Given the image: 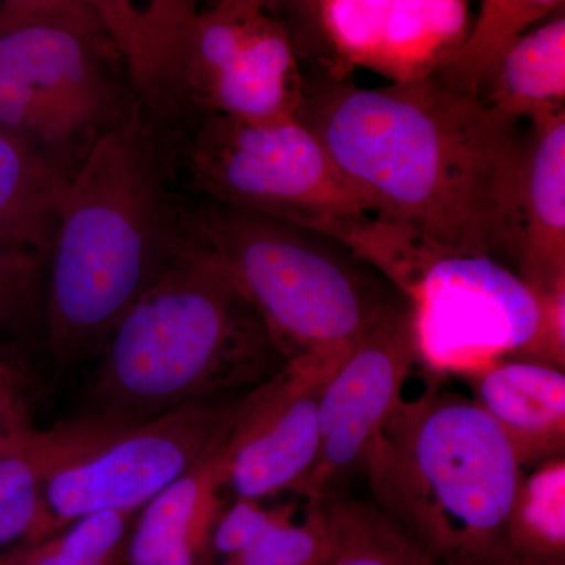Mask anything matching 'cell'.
I'll list each match as a JSON object with an SVG mask.
<instances>
[{
  "label": "cell",
  "instance_id": "d6a6232c",
  "mask_svg": "<svg viewBox=\"0 0 565 565\" xmlns=\"http://www.w3.org/2000/svg\"><path fill=\"white\" fill-rule=\"evenodd\" d=\"M31 21L63 22L104 33L85 0H2L0 3V25Z\"/></svg>",
  "mask_w": 565,
  "mask_h": 565
},
{
  "label": "cell",
  "instance_id": "83f0119b",
  "mask_svg": "<svg viewBox=\"0 0 565 565\" xmlns=\"http://www.w3.org/2000/svg\"><path fill=\"white\" fill-rule=\"evenodd\" d=\"M291 508H280L269 525L244 552L225 565H318L326 544L319 503L308 504L303 522H292Z\"/></svg>",
  "mask_w": 565,
  "mask_h": 565
},
{
  "label": "cell",
  "instance_id": "ffe728a7",
  "mask_svg": "<svg viewBox=\"0 0 565 565\" xmlns=\"http://www.w3.org/2000/svg\"><path fill=\"white\" fill-rule=\"evenodd\" d=\"M470 32L467 0H394L370 70L393 82L426 79Z\"/></svg>",
  "mask_w": 565,
  "mask_h": 565
},
{
  "label": "cell",
  "instance_id": "d590c367",
  "mask_svg": "<svg viewBox=\"0 0 565 565\" xmlns=\"http://www.w3.org/2000/svg\"><path fill=\"white\" fill-rule=\"evenodd\" d=\"M512 565H565L564 563H541V561L515 559Z\"/></svg>",
  "mask_w": 565,
  "mask_h": 565
},
{
  "label": "cell",
  "instance_id": "4dcf8cb0",
  "mask_svg": "<svg viewBox=\"0 0 565 565\" xmlns=\"http://www.w3.org/2000/svg\"><path fill=\"white\" fill-rule=\"evenodd\" d=\"M277 511L264 509L256 500L236 498V503L212 526V550L225 559L239 555L269 525Z\"/></svg>",
  "mask_w": 565,
  "mask_h": 565
},
{
  "label": "cell",
  "instance_id": "3957f363",
  "mask_svg": "<svg viewBox=\"0 0 565 565\" xmlns=\"http://www.w3.org/2000/svg\"><path fill=\"white\" fill-rule=\"evenodd\" d=\"M289 363L232 277L189 239L107 334L73 419L98 429L134 426L252 392Z\"/></svg>",
  "mask_w": 565,
  "mask_h": 565
},
{
  "label": "cell",
  "instance_id": "ba28073f",
  "mask_svg": "<svg viewBox=\"0 0 565 565\" xmlns=\"http://www.w3.org/2000/svg\"><path fill=\"white\" fill-rule=\"evenodd\" d=\"M414 310L419 363L463 375L522 359L541 322L537 297L490 256L430 253L404 294Z\"/></svg>",
  "mask_w": 565,
  "mask_h": 565
},
{
  "label": "cell",
  "instance_id": "9c48e42d",
  "mask_svg": "<svg viewBox=\"0 0 565 565\" xmlns=\"http://www.w3.org/2000/svg\"><path fill=\"white\" fill-rule=\"evenodd\" d=\"M418 363L414 310L405 297L356 340L323 382L321 445L302 494L308 504L337 492L362 470L367 448L403 399L405 382Z\"/></svg>",
  "mask_w": 565,
  "mask_h": 565
},
{
  "label": "cell",
  "instance_id": "6da1fadb",
  "mask_svg": "<svg viewBox=\"0 0 565 565\" xmlns=\"http://www.w3.org/2000/svg\"><path fill=\"white\" fill-rule=\"evenodd\" d=\"M297 118L375 217L430 250L490 256L514 270L526 151L519 120L434 76L370 90L305 71Z\"/></svg>",
  "mask_w": 565,
  "mask_h": 565
},
{
  "label": "cell",
  "instance_id": "d4e9b609",
  "mask_svg": "<svg viewBox=\"0 0 565 565\" xmlns=\"http://www.w3.org/2000/svg\"><path fill=\"white\" fill-rule=\"evenodd\" d=\"M136 512L102 511L81 516L62 534L3 556V565H122Z\"/></svg>",
  "mask_w": 565,
  "mask_h": 565
},
{
  "label": "cell",
  "instance_id": "7402d4cb",
  "mask_svg": "<svg viewBox=\"0 0 565 565\" xmlns=\"http://www.w3.org/2000/svg\"><path fill=\"white\" fill-rule=\"evenodd\" d=\"M563 6L564 0H481L467 39L433 76L456 90L481 95L508 47Z\"/></svg>",
  "mask_w": 565,
  "mask_h": 565
},
{
  "label": "cell",
  "instance_id": "4316f807",
  "mask_svg": "<svg viewBox=\"0 0 565 565\" xmlns=\"http://www.w3.org/2000/svg\"><path fill=\"white\" fill-rule=\"evenodd\" d=\"M47 255L0 244V341L44 330Z\"/></svg>",
  "mask_w": 565,
  "mask_h": 565
},
{
  "label": "cell",
  "instance_id": "277c9868",
  "mask_svg": "<svg viewBox=\"0 0 565 565\" xmlns=\"http://www.w3.org/2000/svg\"><path fill=\"white\" fill-rule=\"evenodd\" d=\"M430 374L401 399L362 463L373 504L437 565H512L523 470L498 424Z\"/></svg>",
  "mask_w": 565,
  "mask_h": 565
},
{
  "label": "cell",
  "instance_id": "8fae6325",
  "mask_svg": "<svg viewBox=\"0 0 565 565\" xmlns=\"http://www.w3.org/2000/svg\"><path fill=\"white\" fill-rule=\"evenodd\" d=\"M0 63L31 82L90 148L139 104L103 32L51 21L0 25Z\"/></svg>",
  "mask_w": 565,
  "mask_h": 565
},
{
  "label": "cell",
  "instance_id": "ac0fdd59",
  "mask_svg": "<svg viewBox=\"0 0 565 565\" xmlns=\"http://www.w3.org/2000/svg\"><path fill=\"white\" fill-rule=\"evenodd\" d=\"M87 437L84 424L68 419L50 430L35 427L0 456V550L50 537L43 492L47 476ZM24 546V545H22Z\"/></svg>",
  "mask_w": 565,
  "mask_h": 565
},
{
  "label": "cell",
  "instance_id": "836d02e7",
  "mask_svg": "<svg viewBox=\"0 0 565 565\" xmlns=\"http://www.w3.org/2000/svg\"><path fill=\"white\" fill-rule=\"evenodd\" d=\"M247 2L266 11V13L273 14V17L278 18V20H281L286 24L291 0H247Z\"/></svg>",
  "mask_w": 565,
  "mask_h": 565
},
{
  "label": "cell",
  "instance_id": "8d00e7d4",
  "mask_svg": "<svg viewBox=\"0 0 565 565\" xmlns=\"http://www.w3.org/2000/svg\"><path fill=\"white\" fill-rule=\"evenodd\" d=\"M0 565H3V564H2V561H0Z\"/></svg>",
  "mask_w": 565,
  "mask_h": 565
},
{
  "label": "cell",
  "instance_id": "4fadbf2b",
  "mask_svg": "<svg viewBox=\"0 0 565 565\" xmlns=\"http://www.w3.org/2000/svg\"><path fill=\"white\" fill-rule=\"evenodd\" d=\"M514 270L534 294L565 285V107L530 120Z\"/></svg>",
  "mask_w": 565,
  "mask_h": 565
},
{
  "label": "cell",
  "instance_id": "603a6c76",
  "mask_svg": "<svg viewBox=\"0 0 565 565\" xmlns=\"http://www.w3.org/2000/svg\"><path fill=\"white\" fill-rule=\"evenodd\" d=\"M509 545L514 559L564 563L565 457L523 475L509 516Z\"/></svg>",
  "mask_w": 565,
  "mask_h": 565
},
{
  "label": "cell",
  "instance_id": "2e32d148",
  "mask_svg": "<svg viewBox=\"0 0 565 565\" xmlns=\"http://www.w3.org/2000/svg\"><path fill=\"white\" fill-rule=\"evenodd\" d=\"M226 437L141 508L126 546V565H199L217 516L218 490L225 486Z\"/></svg>",
  "mask_w": 565,
  "mask_h": 565
},
{
  "label": "cell",
  "instance_id": "30bf717a",
  "mask_svg": "<svg viewBox=\"0 0 565 565\" xmlns=\"http://www.w3.org/2000/svg\"><path fill=\"white\" fill-rule=\"evenodd\" d=\"M334 366L294 360L245 394L225 441V486L236 498L303 494L321 445L319 397Z\"/></svg>",
  "mask_w": 565,
  "mask_h": 565
},
{
  "label": "cell",
  "instance_id": "cb8c5ba5",
  "mask_svg": "<svg viewBox=\"0 0 565 565\" xmlns=\"http://www.w3.org/2000/svg\"><path fill=\"white\" fill-rule=\"evenodd\" d=\"M0 129L70 172L92 150L31 82L3 63H0Z\"/></svg>",
  "mask_w": 565,
  "mask_h": 565
},
{
  "label": "cell",
  "instance_id": "5b68a950",
  "mask_svg": "<svg viewBox=\"0 0 565 565\" xmlns=\"http://www.w3.org/2000/svg\"><path fill=\"white\" fill-rule=\"evenodd\" d=\"M188 233L250 300L289 362L340 363L405 299L348 245L285 218L203 199L189 203Z\"/></svg>",
  "mask_w": 565,
  "mask_h": 565
},
{
  "label": "cell",
  "instance_id": "5bb4252c",
  "mask_svg": "<svg viewBox=\"0 0 565 565\" xmlns=\"http://www.w3.org/2000/svg\"><path fill=\"white\" fill-rule=\"evenodd\" d=\"M200 0H85L125 66L140 106L166 110Z\"/></svg>",
  "mask_w": 565,
  "mask_h": 565
},
{
  "label": "cell",
  "instance_id": "9a60e30c",
  "mask_svg": "<svg viewBox=\"0 0 565 565\" xmlns=\"http://www.w3.org/2000/svg\"><path fill=\"white\" fill-rule=\"evenodd\" d=\"M302 102L303 70L291 33L267 14L180 121L204 114L252 121L297 118Z\"/></svg>",
  "mask_w": 565,
  "mask_h": 565
},
{
  "label": "cell",
  "instance_id": "f1b7e54d",
  "mask_svg": "<svg viewBox=\"0 0 565 565\" xmlns=\"http://www.w3.org/2000/svg\"><path fill=\"white\" fill-rule=\"evenodd\" d=\"M33 386L28 364L9 341H0V433L31 429Z\"/></svg>",
  "mask_w": 565,
  "mask_h": 565
},
{
  "label": "cell",
  "instance_id": "7a4b0ae2",
  "mask_svg": "<svg viewBox=\"0 0 565 565\" xmlns=\"http://www.w3.org/2000/svg\"><path fill=\"white\" fill-rule=\"evenodd\" d=\"M172 141L140 103L71 177L50 256L44 334L63 366L95 356L118 319L188 247Z\"/></svg>",
  "mask_w": 565,
  "mask_h": 565
},
{
  "label": "cell",
  "instance_id": "f546056e",
  "mask_svg": "<svg viewBox=\"0 0 565 565\" xmlns=\"http://www.w3.org/2000/svg\"><path fill=\"white\" fill-rule=\"evenodd\" d=\"M322 3L323 0H291L286 28L300 63L310 65V71L333 73L337 63L322 28Z\"/></svg>",
  "mask_w": 565,
  "mask_h": 565
},
{
  "label": "cell",
  "instance_id": "e0dca14e",
  "mask_svg": "<svg viewBox=\"0 0 565 565\" xmlns=\"http://www.w3.org/2000/svg\"><path fill=\"white\" fill-rule=\"evenodd\" d=\"M73 173L0 129V244L50 256Z\"/></svg>",
  "mask_w": 565,
  "mask_h": 565
},
{
  "label": "cell",
  "instance_id": "e575fe53",
  "mask_svg": "<svg viewBox=\"0 0 565 565\" xmlns=\"http://www.w3.org/2000/svg\"><path fill=\"white\" fill-rule=\"evenodd\" d=\"M28 430H22V433H0V456L6 455L11 446L17 445L22 434L28 433Z\"/></svg>",
  "mask_w": 565,
  "mask_h": 565
},
{
  "label": "cell",
  "instance_id": "7c38bea8",
  "mask_svg": "<svg viewBox=\"0 0 565 565\" xmlns=\"http://www.w3.org/2000/svg\"><path fill=\"white\" fill-rule=\"evenodd\" d=\"M476 405L500 427L520 468L565 457V373L526 360H498L463 374Z\"/></svg>",
  "mask_w": 565,
  "mask_h": 565
},
{
  "label": "cell",
  "instance_id": "1f68e13d",
  "mask_svg": "<svg viewBox=\"0 0 565 565\" xmlns=\"http://www.w3.org/2000/svg\"><path fill=\"white\" fill-rule=\"evenodd\" d=\"M541 307V322L533 343L523 353L526 362L565 370V285L552 291L534 294Z\"/></svg>",
  "mask_w": 565,
  "mask_h": 565
},
{
  "label": "cell",
  "instance_id": "484cf974",
  "mask_svg": "<svg viewBox=\"0 0 565 565\" xmlns=\"http://www.w3.org/2000/svg\"><path fill=\"white\" fill-rule=\"evenodd\" d=\"M394 0H323L322 28L334 55V76L353 66L371 68L382 43Z\"/></svg>",
  "mask_w": 565,
  "mask_h": 565
},
{
  "label": "cell",
  "instance_id": "44dd1931",
  "mask_svg": "<svg viewBox=\"0 0 565 565\" xmlns=\"http://www.w3.org/2000/svg\"><path fill=\"white\" fill-rule=\"evenodd\" d=\"M318 503L326 526L318 565H437L370 501L337 490Z\"/></svg>",
  "mask_w": 565,
  "mask_h": 565
},
{
  "label": "cell",
  "instance_id": "52a82bcc",
  "mask_svg": "<svg viewBox=\"0 0 565 565\" xmlns=\"http://www.w3.org/2000/svg\"><path fill=\"white\" fill-rule=\"evenodd\" d=\"M245 394L182 405L158 418L118 429L85 424L88 434L84 444L47 476L44 484L47 535L95 512L140 511L221 444L239 414Z\"/></svg>",
  "mask_w": 565,
  "mask_h": 565
},
{
  "label": "cell",
  "instance_id": "8992f818",
  "mask_svg": "<svg viewBox=\"0 0 565 565\" xmlns=\"http://www.w3.org/2000/svg\"><path fill=\"white\" fill-rule=\"evenodd\" d=\"M169 129L178 173L211 202L333 234L373 204L299 118L252 121L223 114Z\"/></svg>",
  "mask_w": 565,
  "mask_h": 565
},
{
  "label": "cell",
  "instance_id": "d6986e66",
  "mask_svg": "<svg viewBox=\"0 0 565 565\" xmlns=\"http://www.w3.org/2000/svg\"><path fill=\"white\" fill-rule=\"evenodd\" d=\"M482 102L515 120L565 107V17L523 33L501 55Z\"/></svg>",
  "mask_w": 565,
  "mask_h": 565
}]
</instances>
